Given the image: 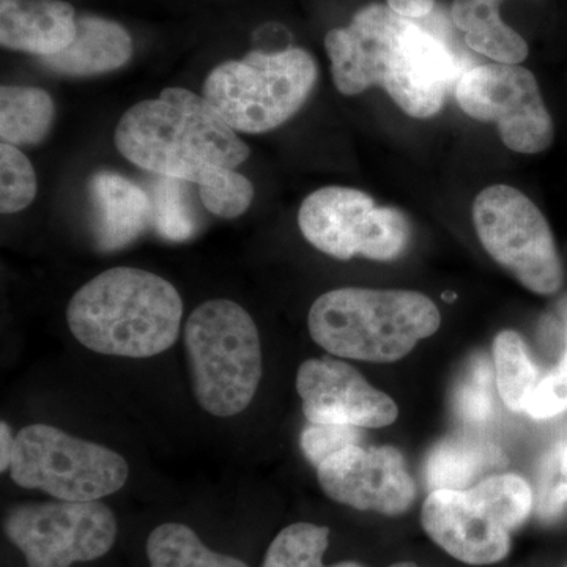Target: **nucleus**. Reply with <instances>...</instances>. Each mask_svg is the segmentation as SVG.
Wrapping results in <instances>:
<instances>
[{
	"label": "nucleus",
	"instance_id": "2eb2a0df",
	"mask_svg": "<svg viewBox=\"0 0 567 567\" xmlns=\"http://www.w3.org/2000/svg\"><path fill=\"white\" fill-rule=\"evenodd\" d=\"M76 20L63 0H0V44L39 59L59 54L76 37Z\"/></svg>",
	"mask_w": 567,
	"mask_h": 567
},
{
	"label": "nucleus",
	"instance_id": "f704fd0d",
	"mask_svg": "<svg viewBox=\"0 0 567 567\" xmlns=\"http://www.w3.org/2000/svg\"><path fill=\"white\" fill-rule=\"evenodd\" d=\"M565 328H566V349H567V309L565 312Z\"/></svg>",
	"mask_w": 567,
	"mask_h": 567
},
{
	"label": "nucleus",
	"instance_id": "0eeeda50",
	"mask_svg": "<svg viewBox=\"0 0 567 567\" xmlns=\"http://www.w3.org/2000/svg\"><path fill=\"white\" fill-rule=\"evenodd\" d=\"M128 475L121 454L52 425H28L14 439L11 480L55 499L96 502L121 491Z\"/></svg>",
	"mask_w": 567,
	"mask_h": 567
},
{
	"label": "nucleus",
	"instance_id": "dca6fc26",
	"mask_svg": "<svg viewBox=\"0 0 567 567\" xmlns=\"http://www.w3.org/2000/svg\"><path fill=\"white\" fill-rule=\"evenodd\" d=\"M89 193L96 237L104 249L122 248L153 221V200L130 178L112 171L93 174Z\"/></svg>",
	"mask_w": 567,
	"mask_h": 567
},
{
	"label": "nucleus",
	"instance_id": "7c9ffc66",
	"mask_svg": "<svg viewBox=\"0 0 567 567\" xmlns=\"http://www.w3.org/2000/svg\"><path fill=\"white\" fill-rule=\"evenodd\" d=\"M525 412L535 420H548L567 412V349L557 368L537 383Z\"/></svg>",
	"mask_w": 567,
	"mask_h": 567
},
{
	"label": "nucleus",
	"instance_id": "ddd939ff",
	"mask_svg": "<svg viewBox=\"0 0 567 567\" xmlns=\"http://www.w3.org/2000/svg\"><path fill=\"white\" fill-rule=\"evenodd\" d=\"M297 391L309 424L380 429L398 420L390 395L377 390L353 365L333 358H312L297 372Z\"/></svg>",
	"mask_w": 567,
	"mask_h": 567
},
{
	"label": "nucleus",
	"instance_id": "393cba45",
	"mask_svg": "<svg viewBox=\"0 0 567 567\" xmlns=\"http://www.w3.org/2000/svg\"><path fill=\"white\" fill-rule=\"evenodd\" d=\"M152 200L153 223L162 237L182 241L196 233V210L186 182L159 177Z\"/></svg>",
	"mask_w": 567,
	"mask_h": 567
},
{
	"label": "nucleus",
	"instance_id": "f8f14e48",
	"mask_svg": "<svg viewBox=\"0 0 567 567\" xmlns=\"http://www.w3.org/2000/svg\"><path fill=\"white\" fill-rule=\"evenodd\" d=\"M317 477L333 502L382 516H401L416 498L404 456L393 446L346 447L317 466Z\"/></svg>",
	"mask_w": 567,
	"mask_h": 567
},
{
	"label": "nucleus",
	"instance_id": "6ab92c4d",
	"mask_svg": "<svg viewBox=\"0 0 567 567\" xmlns=\"http://www.w3.org/2000/svg\"><path fill=\"white\" fill-rule=\"evenodd\" d=\"M505 0H454L451 18L473 51L496 63L518 65L528 58V44L520 33L502 20Z\"/></svg>",
	"mask_w": 567,
	"mask_h": 567
},
{
	"label": "nucleus",
	"instance_id": "473e14b6",
	"mask_svg": "<svg viewBox=\"0 0 567 567\" xmlns=\"http://www.w3.org/2000/svg\"><path fill=\"white\" fill-rule=\"evenodd\" d=\"M0 472L10 470L11 457H13L14 439L11 436L10 425L2 421L0 423Z\"/></svg>",
	"mask_w": 567,
	"mask_h": 567
},
{
	"label": "nucleus",
	"instance_id": "412c9836",
	"mask_svg": "<svg viewBox=\"0 0 567 567\" xmlns=\"http://www.w3.org/2000/svg\"><path fill=\"white\" fill-rule=\"evenodd\" d=\"M496 388L511 412L524 413L539 380L528 347L516 331H502L494 341Z\"/></svg>",
	"mask_w": 567,
	"mask_h": 567
},
{
	"label": "nucleus",
	"instance_id": "6e6552de",
	"mask_svg": "<svg viewBox=\"0 0 567 567\" xmlns=\"http://www.w3.org/2000/svg\"><path fill=\"white\" fill-rule=\"evenodd\" d=\"M481 245L525 289L557 293L565 282L561 257L546 216L529 197L507 185H492L473 203Z\"/></svg>",
	"mask_w": 567,
	"mask_h": 567
},
{
	"label": "nucleus",
	"instance_id": "2f4dec72",
	"mask_svg": "<svg viewBox=\"0 0 567 567\" xmlns=\"http://www.w3.org/2000/svg\"><path fill=\"white\" fill-rule=\"evenodd\" d=\"M386 6L399 17L420 20L434 10L435 0H386Z\"/></svg>",
	"mask_w": 567,
	"mask_h": 567
},
{
	"label": "nucleus",
	"instance_id": "9b49d317",
	"mask_svg": "<svg viewBox=\"0 0 567 567\" xmlns=\"http://www.w3.org/2000/svg\"><path fill=\"white\" fill-rule=\"evenodd\" d=\"M454 93L468 117L495 123L509 151L537 155L554 144V118L528 69L506 63L473 66L458 78Z\"/></svg>",
	"mask_w": 567,
	"mask_h": 567
},
{
	"label": "nucleus",
	"instance_id": "4468645a",
	"mask_svg": "<svg viewBox=\"0 0 567 567\" xmlns=\"http://www.w3.org/2000/svg\"><path fill=\"white\" fill-rule=\"evenodd\" d=\"M421 524L436 546L465 565H495L511 551V533L468 488L431 492L424 502Z\"/></svg>",
	"mask_w": 567,
	"mask_h": 567
},
{
	"label": "nucleus",
	"instance_id": "423d86ee",
	"mask_svg": "<svg viewBox=\"0 0 567 567\" xmlns=\"http://www.w3.org/2000/svg\"><path fill=\"white\" fill-rule=\"evenodd\" d=\"M317 78L315 58L301 48L251 51L213 69L203 96L235 132L267 133L303 107Z\"/></svg>",
	"mask_w": 567,
	"mask_h": 567
},
{
	"label": "nucleus",
	"instance_id": "bb28decb",
	"mask_svg": "<svg viewBox=\"0 0 567 567\" xmlns=\"http://www.w3.org/2000/svg\"><path fill=\"white\" fill-rule=\"evenodd\" d=\"M0 210L13 215L28 208L37 196V175L20 147L0 145Z\"/></svg>",
	"mask_w": 567,
	"mask_h": 567
},
{
	"label": "nucleus",
	"instance_id": "b1692460",
	"mask_svg": "<svg viewBox=\"0 0 567 567\" xmlns=\"http://www.w3.org/2000/svg\"><path fill=\"white\" fill-rule=\"evenodd\" d=\"M468 491L509 533L520 527L535 507V492L524 477L513 473L484 477Z\"/></svg>",
	"mask_w": 567,
	"mask_h": 567
},
{
	"label": "nucleus",
	"instance_id": "5701e85b",
	"mask_svg": "<svg viewBox=\"0 0 567 567\" xmlns=\"http://www.w3.org/2000/svg\"><path fill=\"white\" fill-rule=\"evenodd\" d=\"M330 543V529L315 524L289 525L281 529L268 547L262 567H365L357 561L323 565V555Z\"/></svg>",
	"mask_w": 567,
	"mask_h": 567
},
{
	"label": "nucleus",
	"instance_id": "39448f33",
	"mask_svg": "<svg viewBox=\"0 0 567 567\" xmlns=\"http://www.w3.org/2000/svg\"><path fill=\"white\" fill-rule=\"evenodd\" d=\"M194 398L213 416L251 404L262 379V346L252 317L230 300L205 301L185 324Z\"/></svg>",
	"mask_w": 567,
	"mask_h": 567
},
{
	"label": "nucleus",
	"instance_id": "f3484780",
	"mask_svg": "<svg viewBox=\"0 0 567 567\" xmlns=\"http://www.w3.org/2000/svg\"><path fill=\"white\" fill-rule=\"evenodd\" d=\"M132 58V35L122 24L84 14L76 20V37L70 47L39 62L66 76H95L122 69Z\"/></svg>",
	"mask_w": 567,
	"mask_h": 567
},
{
	"label": "nucleus",
	"instance_id": "7ed1b4c3",
	"mask_svg": "<svg viewBox=\"0 0 567 567\" xmlns=\"http://www.w3.org/2000/svg\"><path fill=\"white\" fill-rule=\"evenodd\" d=\"M183 301L162 276L115 267L73 295L66 322L85 349L100 354L151 358L166 352L181 334Z\"/></svg>",
	"mask_w": 567,
	"mask_h": 567
},
{
	"label": "nucleus",
	"instance_id": "20e7f679",
	"mask_svg": "<svg viewBox=\"0 0 567 567\" xmlns=\"http://www.w3.org/2000/svg\"><path fill=\"white\" fill-rule=\"evenodd\" d=\"M439 308L412 290L344 287L320 295L309 309L316 344L336 357L393 363L439 331Z\"/></svg>",
	"mask_w": 567,
	"mask_h": 567
},
{
	"label": "nucleus",
	"instance_id": "1a4fd4ad",
	"mask_svg": "<svg viewBox=\"0 0 567 567\" xmlns=\"http://www.w3.org/2000/svg\"><path fill=\"white\" fill-rule=\"evenodd\" d=\"M298 226L309 244L339 260L361 256L390 262L406 251L412 238L404 212L379 207L369 194L344 186L309 194L298 212Z\"/></svg>",
	"mask_w": 567,
	"mask_h": 567
},
{
	"label": "nucleus",
	"instance_id": "c756f323",
	"mask_svg": "<svg viewBox=\"0 0 567 567\" xmlns=\"http://www.w3.org/2000/svg\"><path fill=\"white\" fill-rule=\"evenodd\" d=\"M361 432L350 425L311 424L301 434V447L316 466L346 447L360 445Z\"/></svg>",
	"mask_w": 567,
	"mask_h": 567
},
{
	"label": "nucleus",
	"instance_id": "4be33fe9",
	"mask_svg": "<svg viewBox=\"0 0 567 567\" xmlns=\"http://www.w3.org/2000/svg\"><path fill=\"white\" fill-rule=\"evenodd\" d=\"M147 557L151 567H249L241 559L205 547L196 533L182 524L153 529L147 539Z\"/></svg>",
	"mask_w": 567,
	"mask_h": 567
},
{
	"label": "nucleus",
	"instance_id": "a211bd4d",
	"mask_svg": "<svg viewBox=\"0 0 567 567\" xmlns=\"http://www.w3.org/2000/svg\"><path fill=\"white\" fill-rule=\"evenodd\" d=\"M505 464V454L494 443L451 436L435 445L425 458V481L432 492L466 491Z\"/></svg>",
	"mask_w": 567,
	"mask_h": 567
},
{
	"label": "nucleus",
	"instance_id": "cd10ccee",
	"mask_svg": "<svg viewBox=\"0 0 567 567\" xmlns=\"http://www.w3.org/2000/svg\"><path fill=\"white\" fill-rule=\"evenodd\" d=\"M535 506L543 518H554L567 506V439L548 450L537 472Z\"/></svg>",
	"mask_w": 567,
	"mask_h": 567
},
{
	"label": "nucleus",
	"instance_id": "9d476101",
	"mask_svg": "<svg viewBox=\"0 0 567 567\" xmlns=\"http://www.w3.org/2000/svg\"><path fill=\"white\" fill-rule=\"evenodd\" d=\"M3 529L28 567H70L106 555L117 537V520L100 499H55L11 507Z\"/></svg>",
	"mask_w": 567,
	"mask_h": 567
},
{
	"label": "nucleus",
	"instance_id": "c85d7f7f",
	"mask_svg": "<svg viewBox=\"0 0 567 567\" xmlns=\"http://www.w3.org/2000/svg\"><path fill=\"white\" fill-rule=\"evenodd\" d=\"M199 197L212 215L224 219L238 218L252 204L254 185L245 175L227 169L200 186Z\"/></svg>",
	"mask_w": 567,
	"mask_h": 567
},
{
	"label": "nucleus",
	"instance_id": "f257e3e1",
	"mask_svg": "<svg viewBox=\"0 0 567 567\" xmlns=\"http://www.w3.org/2000/svg\"><path fill=\"white\" fill-rule=\"evenodd\" d=\"M334 87L360 95L380 87L410 117H434L462 76L445 41L383 3L358 10L346 28L324 37Z\"/></svg>",
	"mask_w": 567,
	"mask_h": 567
},
{
	"label": "nucleus",
	"instance_id": "aec40b11",
	"mask_svg": "<svg viewBox=\"0 0 567 567\" xmlns=\"http://www.w3.org/2000/svg\"><path fill=\"white\" fill-rule=\"evenodd\" d=\"M55 106L39 87L3 85L0 89V137L6 144L37 145L50 133Z\"/></svg>",
	"mask_w": 567,
	"mask_h": 567
},
{
	"label": "nucleus",
	"instance_id": "72a5a7b5",
	"mask_svg": "<svg viewBox=\"0 0 567 567\" xmlns=\"http://www.w3.org/2000/svg\"><path fill=\"white\" fill-rule=\"evenodd\" d=\"M390 567H420V566L415 565V563L401 561V563H395V565H391Z\"/></svg>",
	"mask_w": 567,
	"mask_h": 567
},
{
	"label": "nucleus",
	"instance_id": "f03ea898",
	"mask_svg": "<svg viewBox=\"0 0 567 567\" xmlns=\"http://www.w3.org/2000/svg\"><path fill=\"white\" fill-rule=\"evenodd\" d=\"M115 145L134 166L197 188L237 169L251 153L204 96L181 87L130 107L115 128Z\"/></svg>",
	"mask_w": 567,
	"mask_h": 567
},
{
	"label": "nucleus",
	"instance_id": "a878e982",
	"mask_svg": "<svg viewBox=\"0 0 567 567\" xmlns=\"http://www.w3.org/2000/svg\"><path fill=\"white\" fill-rule=\"evenodd\" d=\"M456 415L465 424H486L495 416L494 371L484 354L473 357L453 394Z\"/></svg>",
	"mask_w": 567,
	"mask_h": 567
}]
</instances>
